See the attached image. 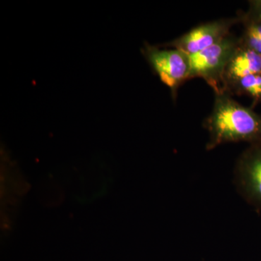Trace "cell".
<instances>
[{
	"label": "cell",
	"instance_id": "7a4b0ae2",
	"mask_svg": "<svg viewBox=\"0 0 261 261\" xmlns=\"http://www.w3.org/2000/svg\"><path fill=\"white\" fill-rule=\"evenodd\" d=\"M240 41V37L230 34L211 47L190 56V80L202 79L214 90V94L224 92L223 75Z\"/></svg>",
	"mask_w": 261,
	"mask_h": 261
},
{
	"label": "cell",
	"instance_id": "8992f818",
	"mask_svg": "<svg viewBox=\"0 0 261 261\" xmlns=\"http://www.w3.org/2000/svg\"><path fill=\"white\" fill-rule=\"evenodd\" d=\"M258 73H261V56L240 41L238 48L225 68L223 91L227 92L240 79Z\"/></svg>",
	"mask_w": 261,
	"mask_h": 261
},
{
	"label": "cell",
	"instance_id": "9c48e42d",
	"mask_svg": "<svg viewBox=\"0 0 261 261\" xmlns=\"http://www.w3.org/2000/svg\"><path fill=\"white\" fill-rule=\"evenodd\" d=\"M248 5L247 13L261 20V0H250Z\"/></svg>",
	"mask_w": 261,
	"mask_h": 261
},
{
	"label": "cell",
	"instance_id": "52a82bcc",
	"mask_svg": "<svg viewBox=\"0 0 261 261\" xmlns=\"http://www.w3.org/2000/svg\"><path fill=\"white\" fill-rule=\"evenodd\" d=\"M240 15L243 25L240 41L261 56V20L249 14L247 12H241Z\"/></svg>",
	"mask_w": 261,
	"mask_h": 261
},
{
	"label": "cell",
	"instance_id": "6da1fadb",
	"mask_svg": "<svg viewBox=\"0 0 261 261\" xmlns=\"http://www.w3.org/2000/svg\"><path fill=\"white\" fill-rule=\"evenodd\" d=\"M203 126L209 135L207 150L226 143H261V114L237 102L226 92L215 94L212 111Z\"/></svg>",
	"mask_w": 261,
	"mask_h": 261
},
{
	"label": "cell",
	"instance_id": "277c9868",
	"mask_svg": "<svg viewBox=\"0 0 261 261\" xmlns=\"http://www.w3.org/2000/svg\"><path fill=\"white\" fill-rule=\"evenodd\" d=\"M241 17L238 14V16L232 18L205 22L162 46L175 48L191 56L223 40L231 34L230 31L233 25L241 23Z\"/></svg>",
	"mask_w": 261,
	"mask_h": 261
},
{
	"label": "cell",
	"instance_id": "3957f363",
	"mask_svg": "<svg viewBox=\"0 0 261 261\" xmlns=\"http://www.w3.org/2000/svg\"><path fill=\"white\" fill-rule=\"evenodd\" d=\"M141 51L154 73L171 90L173 99H176L180 86L190 80V56L175 48L163 49L149 43H145Z\"/></svg>",
	"mask_w": 261,
	"mask_h": 261
},
{
	"label": "cell",
	"instance_id": "5b68a950",
	"mask_svg": "<svg viewBox=\"0 0 261 261\" xmlns=\"http://www.w3.org/2000/svg\"><path fill=\"white\" fill-rule=\"evenodd\" d=\"M235 179L245 200L261 211V143L249 146L240 156L235 168Z\"/></svg>",
	"mask_w": 261,
	"mask_h": 261
},
{
	"label": "cell",
	"instance_id": "ba28073f",
	"mask_svg": "<svg viewBox=\"0 0 261 261\" xmlns=\"http://www.w3.org/2000/svg\"><path fill=\"white\" fill-rule=\"evenodd\" d=\"M226 93L245 95L252 99V108L261 104V73H254L240 79L231 86Z\"/></svg>",
	"mask_w": 261,
	"mask_h": 261
}]
</instances>
